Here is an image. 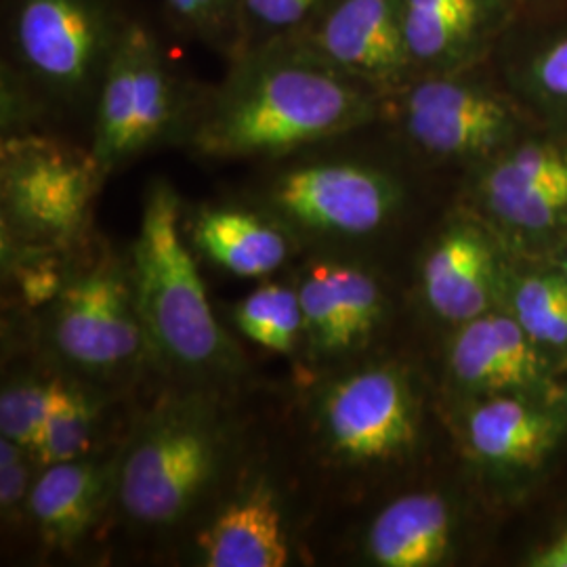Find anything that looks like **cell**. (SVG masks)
I'll return each mask as SVG.
<instances>
[{"label":"cell","mask_w":567,"mask_h":567,"mask_svg":"<svg viewBox=\"0 0 567 567\" xmlns=\"http://www.w3.org/2000/svg\"><path fill=\"white\" fill-rule=\"evenodd\" d=\"M246 389L161 379L122 440L114 529L137 547L177 553L255 442Z\"/></svg>","instance_id":"obj_1"},{"label":"cell","mask_w":567,"mask_h":567,"mask_svg":"<svg viewBox=\"0 0 567 567\" xmlns=\"http://www.w3.org/2000/svg\"><path fill=\"white\" fill-rule=\"evenodd\" d=\"M383 95L301 44L271 42L227 60L203 89L182 147L208 163L267 164L377 126Z\"/></svg>","instance_id":"obj_2"},{"label":"cell","mask_w":567,"mask_h":567,"mask_svg":"<svg viewBox=\"0 0 567 567\" xmlns=\"http://www.w3.org/2000/svg\"><path fill=\"white\" fill-rule=\"evenodd\" d=\"M292 446L299 475L330 492L410 463L423 444L425 404L414 372L398 360H358L295 377Z\"/></svg>","instance_id":"obj_3"},{"label":"cell","mask_w":567,"mask_h":567,"mask_svg":"<svg viewBox=\"0 0 567 567\" xmlns=\"http://www.w3.org/2000/svg\"><path fill=\"white\" fill-rule=\"evenodd\" d=\"M183 206L173 183L152 179L137 236L126 248L161 379L246 389L250 365L208 299L196 252L183 234Z\"/></svg>","instance_id":"obj_4"},{"label":"cell","mask_w":567,"mask_h":567,"mask_svg":"<svg viewBox=\"0 0 567 567\" xmlns=\"http://www.w3.org/2000/svg\"><path fill=\"white\" fill-rule=\"evenodd\" d=\"M341 140L259 164L243 198L286 227L301 255L362 261L360 250L386 236L410 206V183L393 164Z\"/></svg>","instance_id":"obj_5"},{"label":"cell","mask_w":567,"mask_h":567,"mask_svg":"<svg viewBox=\"0 0 567 567\" xmlns=\"http://www.w3.org/2000/svg\"><path fill=\"white\" fill-rule=\"evenodd\" d=\"M32 324L42 355L84 381L128 395L161 381L128 252L95 231L70 250L60 292Z\"/></svg>","instance_id":"obj_6"},{"label":"cell","mask_w":567,"mask_h":567,"mask_svg":"<svg viewBox=\"0 0 567 567\" xmlns=\"http://www.w3.org/2000/svg\"><path fill=\"white\" fill-rule=\"evenodd\" d=\"M381 126L405 154L461 177L540 124L503 81L494 61L405 82L383 97Z\"/></svg>","instance_id":"obj_7"},{"label":"cell","mask_w":567,"mask_h":567,"mask_svg":"<svg viewBox=\"0 0 567 567\" xmlns=\"http://www.w3.org/2000/svg\"><path fill=\"white\" fill-rule=\"evenodd\" d=\"M131 21L121 0H11L2 65L30 89L49 118L93 114Z\"/></svg>","instance_id":"obj_8"},{"label":"cell","mask_w":567,"mask_h":567,"mask_svg":"<svg viewBox=\"0 0 567 567\" xmlns=\"http://www.w3.org/2000/svg\"><path fill=\"white\" fill-rule=\"evenodd\" d=\"M105 179L91 145L49 131L2 137V259L79 246L93 231V206Z\"/></svg>","instance_id":"obj_9"},{"label":"cell","mask_w":567,"mask_h":567,"mask_svg":"<svg viewBox=\"0 0 567 567\" xmlns=\"http://www.w3.org/2000/svg\"><path fill=\"white\" fill-rule=\"evenodd\" d=\"M200 93L168 60L156 32L133 18L91 114L89 145L105 177L158 147L182 145Z\"/></svg>","instance_id":"obj_10"},{"label":"cell","mask_w":567,"mask_h":567,"mask_svg":"<svg viewBox=\"0 0 567 567\" xmlns=\"http://www.w3.org/2000/svg\"><path fill=\"white\" fill-rule=\"evenodd\" d=\"M297 477L255 440L243 465L175 553L196 567L305 566Z\"/></svg>","instance_id":"obj_11"},{"label":"cell","mask_w":567,"mask_h":567,"mask_svg":"<svg viewBox=\"0 0 567 567\" xmlns=\"http://www.w3.org/2000/svg\"><path fill=\"white\" fill-rule=\"evenodd\" d=\"M458 203L492 229L507 255L567 246V135L532 126L461 177Z\"/></svg>","instance_id":"obj_12"},{"label":"cell","mask_w":567,"mask_h":567,"mask_svg":"<svg viewBox=\"0 0 567 567\" xmlns=\"http://www.w3.org/2000/svg\"><path fill=\"white\" fill-rule=\"evenodd\" d=\"M288 276L303 311V349L295 377L364 360L391 313L379 271L355 259L303 255Z\"/></svg>","instance_id":"obj_13"},{"label":"cell","mask_w":567,"mask_h":567,"mask_svg":"<svg viewBox=\"0 0 567 567\" xmlns=\"http://www.w3.org/2000/svg\"><path fill=\"white\" fill-rule=\"evenodd\" d=\"M122 440L124 435L39 471L28 505V534L42 555L79 559L112 529Z\"/></svg>","instance_id":"obj_14"},{"label":"cell","mask_w":567,"mask_h":567,"mask_svg":"<svg viewBox=\"0 0 567 567\" xmlns=\"http://www.w3.org/2000/svg\"><path fill=\"white\" fill-rule=\"evenodd\" d=\"M505 261L492 229L465 204H454L419 264V292L431 318L456 328L496 309Z\"/></svg>","instance_id":"obj_15"},{"label":"cell","mask_w":567,"mask_h":567,"mask_svg":"<svg viewBox=\"0 0 567 567\" xmlns=\"http://www.w3.org/2000/svg\"><path fill=\"white\" fill-rule=\"evenodd\" d=\"M292 42L383 97L412 79L404 0H332Z\"/></svg>","instance_id":"obj_16"},{"label":"cell","mask_w":567,"mask_h":567,"mask_svg":"<svg viewBox=\"0 0 567 567\" xmlns=\"http://www.w3.org/2000/svg\"><path fill=\"white\" fill-rule=\"evenodd\" d=\"M553 360L503 307L450 328L444 385L452 402L496 393L548 398Z\"/></svg>","instance_id":"obj_17"},{"label":"cell","mask_w":567,"mask_h":567,"mask_svg":"<svg viewBox=\"0 0 567 567\" xmlns=\"http://www.w3.org/2000/svg\"><path fill=\"white\" fill-rule=\"evenodd\" d=\"M452 408L450 425L466 461L494 475L538 468L567 433L557 404L540 395L496 393Z\"/></svg>","instance_id":"obj_18"},{"label":"cell","mask_w":567,"mask_h":567,"mask_svg":"<svg viewBox=\"0 0 567 567\" xmlns=\"http://www.w3.org/2000/svg\"><path fill=\"white\" fill-rule=\"evenodd\" d=\"M519 18L513 0H404L410 76L450 74L492 61Z\"/></svg>","instance_id":"obj_19"},{"label":"cell","mask_w":567,"mask_h":567,"mask_svg":"<svg viewBox=\"0 0 567 567\" xmlns=\"http://www.w3.org/2000/svg\"><path fill=\"white\" fill-rule=\"evenodd\" d=\"M183 234L196 257L243 280H269L303 255L269 213L240 194L183 206Z\"/></svg>","instance_id":"obj_20"},{"label":"cell","mask_w":567,"mask_h":567,"mask_svg":"<svg viewBox=\"0 0 567 567\" xmlns=\"http://www.w3.org/2000/svg\"><path fill=\"white\" fill-rule=\"evenodd\" d=\"M458 508L435 487L408 489L379 508L358 538L360 559L374 567L446 566L456 553Z\"/></svg>","instance_id":"obj_21"},{"label":"cell","mask_w":567,"mask_h":567,"mask_svg":"<svg viewBox=\"0 0 567 567\" xmlns=\"http://www.w3.org/2000/svg\"><path fill=\"white\" fill-rule=\"evenodd\" d=\"M492 61L536 122L567 135V7L519 18Z\"/></svg>","instance_id":"obj_22"},{"label":"cell","mask_w":567,"mask_h":567,"mask_svg":"<svg viewBox=\"0 0 567 567\" xmlns=\"http://www.w3.org/2000/svg\"><path fill=\"white\" fill-rule=\"evenodd\" d=\"M131 395L95 385L63 370L60 395L49 412L41 435L30 450L39 466L72 461L95 452L126 433L116 426V408L128 404Z\"/></svg>","instance_id":"obj_23"},{"label":"cell","mask_w":567,"mask_h":567,"mask_svg":"<svg viewBox=\"0 0 567 567\" xmlns=\"http://www.w3.org/2000/svg\"><path fill=\"white\" fill-rule=\"evenodd\" d=\"M548 358L567 355V280L548 264L517 271L505 261L501 305Z\"/></svg>","instance_id":"obj_24"},{"label":"cell","mask_w":567,"mask_h":567,"mask_svg":"<svg viewBox=\"0 0 567 567\" xmlns=\"http://www.w3.org/2000/svg\"><path fill=\"white\" fill-rule=\"evenodd\" d=\"M229 322L236 334L295 364L303 349V311L297 286L288 274L261 280L231 307Z\"/></svg>","instance_id":"obj_25"},{"label":"cell","mask_w":567,"mask_h":567,"mask_svg":"<svg viewBox=\"0 0 567 567\" xmlns=\"http://www.w3.org/2000/svg\"><path fill=\"white\" fill-rule=\"evenodd\" d=\"M63 370L37 349L34 360L4 370L0 386V435L32 450L60 395Z\"/></svg>","instance_id":"obj_26"},{"label":"cell","mask_w":567,"mask_h":567,"mask_svg":"<svg viewBox=\"0 0 567 567\" xmlns=\"http://www.w3.org/2000/svg\"><path fill=\"white\" fill-rule=\"evenodd\" d=\"M330 2L332 0H236L238 49L234 58L271 42L297 39L322 16Z\"/></svg>","instance_id":"obj_27"},{"label":"cell","mask_w":567,"mask_h":567,"mask_svg":"<svg viewBox=\"0 0 567 567\" xmlns=\"http://www.w3.org/2000/svg\"><path fill=\"white\" fill-rule=\"evenodd\" d=\"M173 25L225 58L238 49L236 0H163Z\"/></svg>","instance_id":"obj_28"},{"label":"cell","mask_w":567,"mask_h":567,"mask_svg":"<svg viewBox=\"0 0 567 567\" xmlns=\"http://www.w3.org/2000/svg\"><path fill=\"white\" fill-rule=\"evenodd\" d=\"M41 466L28 447L0 435V522L9 534L28 532V505Z\"/></svg>","instance_id":"obj_29"},{"label":"cell","mask_w":567,"mask_h":567,"mask_svg":"<svg viewBox=\"0 0 567 567\" xmlns=\"http://www.w3.org/2000/svg\"><path fill=\"white\" fill-rule=\"evenodd\" d=\"M527 564L532 567H567V529L543 550L534 553Z\"/></svg>","instance_id":"obj_30"},{"label":"cell","mask_w":567,"mask_h":567,"mask_svg":"<svg viewBox=\"0 0 567 567\" xmlns=\"http://www.w3.org/2000/svg\"><path fill=\"white\" fill-rule=\"evenodd\" d=\"M513 4L519 9L524 18V16H540V13L564 9L567 7V0H513Z\"/></svg>","instance_id":"obj_31"},{"label":"cell","mask_w":567,"mask_h":567,"mask_svg":"<svg viewBox=\"0 0 567 567\" xmlns=\"http://www.w3.org/2000/svg\"><path fill=\"white\" fill-rule=\"evenodd\" d=\"M550 265H555L566 276L567 280V246L550 257Z\"/></svg>","instance_id":"obj_32"},{"label":"cell","mask_w":567,"mask_h":567,"mask_svg":"<svg viewBox=\"0 0 567 567\" xmlns=\"http://www.w3.org/2000/svg\"><path fill=\"white\" fill-rule=\"evenodd\" d=\"M555 404H557V408H559V412L564 414V419H566L567 423V386L559 393V398L555 400Z\"/></svg>","instance_id":"obj_33"}]
</instances>
